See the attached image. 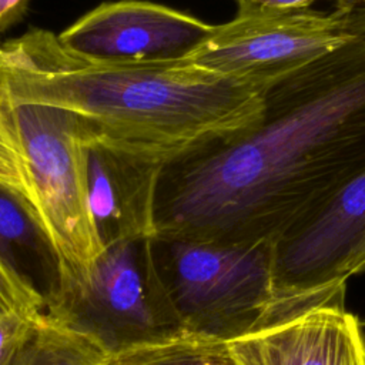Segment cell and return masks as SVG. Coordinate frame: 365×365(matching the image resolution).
<instances>
[{
    "label": "cell",
    "mask_w": 365,
    "mask_h": 365,
    "mask_svg": "<svg viewBox=\"0 0 365 365\" xmlns=\"http://www.w3.org/2000/svg\"><path fill=\"white\" fill-rule=\"evenodd\" d=\"M345 284L285 302L257 329L227 341L238 365H365L362 322L345 308Z\"/></svg>",
    "instance_id": "7"
},
{
    "label": "cell",
    "mask_w": 365,
    "mask_h": 365,
    "mask_svg": "<svg viewBox=\"0 0 365 365\" xmlns=\"http://www.w3.org/2000/svg\"><path fill=\"white\" fill-rule=\"evenodd\" d=\"M362 328H364V332H365V322H362Z\"/></svg>",
    "instance_id": "20"
},
{
    "label": "cell",
    "mask_w": 365,
    "mask_h": 365,
    "mask_svg": "<svg viewBox=\"0 0 365 365\" xmlns=\"http://www.w3.org/2000/svg\"><path fill=\"white\" fill-rule=\"evenodd\" d=\"M214 24L145 0L106 1L58 36L70 51L106 61H164L187 57Z\"/></svg>",
    "instance_id": "8"
},
{
    "label": "cell",
    "mask_w": 365,
    "mask_h": 365,
    "mask_svg": "<svg viewBox=\"0 0 365 365\" xmlns=\"http://www.w3.org/2000/svg\"><path fill=\"white\" fill-rule=\"evenodd\" d=\"M235 1H237V3H240V1H241V0H235Z\"/></svg>",
    "instance_id": "22"
},
{
    "label": "cell",
    "mask_w": 365,
    "mask_h": 365,
    "mask_svg": "<svg viewBox=\"0 0 365 365\" xmlns=\"http://www.w3.org/2000/svg\"><path fill=\"white\" fill-rule=\"evenodd\" d=\"M0 259L47 304L60 288V262L33 204L0 184Z\"/></svg>",
    "instance_id": "11"
},
{
    "label": "cell",
    "mask_w": 365,
    "mask_h": 365,
    "mask_svg": "<svg viewBox=\"0 0 365 365\" xmlns=\"http://www.w3.org/2000/svg\"><path fill=\"white\" fill-rule=\"evenodd\" d=\"M164 167L97 141L90 143V207L104 248L120 241L155 237L157 190Z\"/></svg>",
    "instance_id": "10"
},
{
    "label": "cell",
    "mask_w": 365,
    "mask_h": 365,
    "mask_svg": "<svg viewBox=\"0 0 365 365\" xmlns=\"http://www.w3.org/2000/svg\"><path fill=\"white\" fill-rule=\"evenodd\" d=\"M13 115L29 165L34 208L60 262L56 301L88 284L104 251L90 207L93 128L81 115L47 104L13 103Z\"/></svg>",
    "instance_id": "3"
},
{
    "label": "cell",
    "mask_w": 365,
    "mask_h": 365,
    "mask_svg": "<svg viewBox=\"0 0 365 365\" xmlns=\"http://www.w3.org/2000/svg\"><path fill=\"white\" fill-rule=\"evenodd\" d=\"M154 259L181 329L231 341L282 307L272 242H215L153 237Z\"/></svg>",
    "instance_id": "4"
},
{
    "label": "cell",
    "mask_w": 365,
    "mask_h": 365,
    "mask_svg": "<svg viewBox=\"0 0 365 365\" xmlns=\"http://www.w3.org/2000/svg\"><path fill=\"white\" fill-rule=\"evenodd\" d=\"M1 90H3V87H1V84H0V91H1Z\"/></svg>",
    "instance_id": "21"
},
{
    "label": "cell",
    "mask_w": 365,
    "mask_h": 365,
    "mask_svg": "<svg viewBox=\"0 0 365 365\" xmlns=\"http://www.w3.org/2000/svg\"><path fill=\"white\" fill-rule=\"evenodd\" d=\"M364 232L365 170L272 242L278 298H292L346 281L342 267Z\"/></svg>",
    "instance_id": "9"
},
{
    "label": "cell",
    "mask_w": 365,
    "mask_h": 365,
    "mask_svg": "<svg viewBox=\"0 0 365 365\" xmlns=\"http://www.w3.org/2000/svg\"><path fill=\"white\" fill-rule=\"evenodd\" d=\"M365 170V36L275 78L261 118L167 164L155 237L275 242Z\"/></svg>",
    "instance_id": "1"
},
{
    "label": "cell",
    "mask_w": 365,
    "mask_h": 365,
    "mask_svg": "<svg viewBox=\"0 0 365 365\" xmlns=\"http://www.w3.org/2000/svg\"><path fill=\"white\" fill-rule=\"evenodd\" d=\"M365 36V3L339 0L324 13L309 7L237 14L214 24L185 58L225 76L272 83L288 71Z\"/></svg>",
    "instance_id": "5"
},
{
    "label": "cell",
    "mask_w": 365,
    "mask_h": 365,
    "mask_svg": "<svg viewBox=\"0 0 365 365\" xmlns=\"http://www.w3.org/2000/svg\"><path fill=\"white\" fill-rule=\"evenodd\" d=\"M0 184L21 194L34 207L26 154L13 115V103L0 91Z\"/></svg>",
    "instance_id": "14"
},
{
    "label": "cell",
    "mask_w": 365,
    "mask_h": 365,
    "mask_svg": "<svg viewBox=\"0 0 365 365\" xmlns=\"http://www.w3.org/2000/svg\"><path fill=\"white\" fill-rule=\"evenodd\" d=\"M108 351L90 334L41 312L14 365H108Z\"/></svg>",
    "instance_id": "12"
},
{
    "label": "cell",
    "mask_w": 365,
    "mask_h": 365,
    "mask_svg": "<svg viewBox=\"0 0 365 365\" xmlns=\"http://www.w3.org/2000/svg\"><path fill=\"white\" fill-rule=\"evenodd\" d=\"M41 314L46 302L30 285L0 259V315L7 311Z\"/></svg>",
    "instance_id": "15"
},
{
    "label": "cell",
    "mask_w": 365,
    "mask_h": 365,
    "mask_svg": "<svg viewBox=\"0 0 365 365\" xmlns=\"http://www.w3.org/2000/svg\"><path fill=\"white\" fill-rule=\"evenodd\" d=\"M361 1H364V3H365V0H361Z\"/></svg>",
    "instance_id": "23"
},
{
    "label": "cell",
    "mask_w": 365,
    "mask_h": 365,
    "mask_svg": "<svg viewBox=\"0 0 365 365\" xmlns=\"http://www.w3.org/2000/svg\"><path fill=\"white\" fill-rule=\"evenodd\" d=\"M315 0H241L237 14H264L309 7Z\"/></svg>",
    "instance_id": "17"
},
{
    "label": "cell",
    "mask_w": 365,
    "mask_h": 365,
    "mask_svg": "<svg viewBox=\"0 0 365 365\" xmlns=\"http://www.w3.org/2000/svg\"><path fill=\"white\" fill-rule=\"evenodd\" d=\"M0 84L11 103L70 110L93 141L167 165L257 123L271 83L225 76L190 60L106 61L33 27L0 44Z\"/></svg>",
    "instance_id": "2"
},
{
    "label": "cell",
    "mask_w": 365,
    "mask_h": 365,
    "mask_svg": "<svg viewBox=\"0 0 365 365\" xmlns=\"http://www.w3.org/2000/svg\"><path fill=\"white\" fill-rule=\"evenodd\" d=\"M365 269V232L354 247L348 259L342 267V277L348 279V277L358 274Z\"/></svg>",
    "instance_id": "19"
},
{
    "label": "cell",
    "mask_w": 365,
    "mask_h": 365,
    "mask_svg": "<svg viewBox=\"0 0 365 365\" xmlns=\"http://www.w3.org/2000/svg\"><path fill=\"white\" fill-rule=\"evenodd\" d=\"M38 315L16 309L0 315V365H14Z\"/></svg>",
    "instance_id": "16"
},
{
    "label": "cell",
    "mask_w": 365,
    "mask_h": 365,
    "mask_svg": "<svg viewBox=\"0 0 365 365\" xmlns=\"http://www.w3.org/2000/svg\"><path fill=\"white\" fill-rule=\"evenodd\" d=\"M108 365H238L227 342L180 329L113 354Z\"/></svg>",
    "instance_id": "13"
},
{
    "label": "cell",
    "mask_w": 365,
    "mask_h": 365,
    "mask_svg": "<svg viewBox=\"0 0 365 365\" xmlns=\"http://www.w3.org/2000/svg\"><path fill=\"white\" fill-rule=\"evenodd\" d=\"M29 3L30 0H0V34L26 16Z\"/></svg>",
    "instance_id": "18"
},
{
    "label": "cell",
    "mask_w": 365,
    "mask_h": 365,
    "mask_svg": "<svg viewBox=\"0 0 365 365\" xmlns=\"http://www.w3.org/2000/svg\"><path fill=\"white\" fill-rule=\"evenodd\" d=\"M46 312L90 334L110 356L181 329L154 259L153 238L106 247L88 284L57 298Z\"/></svg>",
    "instance_id": "6"
}]
</instances>
